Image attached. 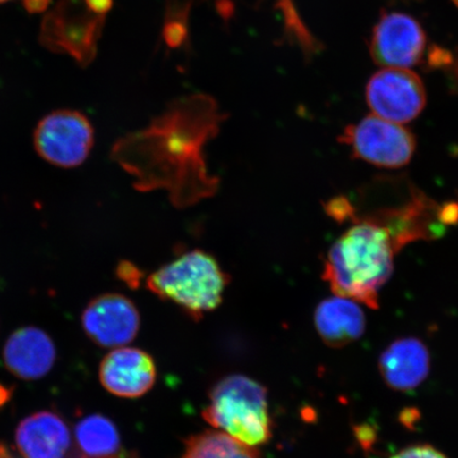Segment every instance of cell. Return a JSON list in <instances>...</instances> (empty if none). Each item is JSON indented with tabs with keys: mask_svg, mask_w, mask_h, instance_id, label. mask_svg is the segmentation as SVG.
Here are the masks:
<instances>
[{
	"mask_svg": "<svg viewBox=\"0 0 458 458\" xmlns=\"http://www.w3.org/2000/svg\"><path fill=\"white\" fill-rule=\"evenodd\" d=\"M10 2V0H0V4Z\"/></svg>",
	"mask_w": 458,
	"mask_h": 458,
	"instance_id": "cell-24",
	"label": "cell"
},
{
	"mask_svg": "<svg viewBox=\"0 0 458 458\" xmlns=\"http://www.w3.org/2000/svg\"><path fill=\"white\" fill-rule=\"evenodd\" d=\"M426 33L413 17L400 13L381 16L372 30L369 50L372 60L382 68L413 67L422 60Z\"/></svg>",
	"mask_w": 458,
	"mask_h": 458,
	"instance_id": "cell-9",
	"label": "cell"
},
{
	"mask_svg": "<svg viewBox=\"0 0 458 458\" xmlns=\"http://www.w3.org/2000/svg\"><path fill=\"white\" fill-rule=\"evenodd\" d=\"M222 120L210 97H188L147 129L120 139L112 159L133 176L137 191L165 189L176 208H187L213 196L219 185L208 174L203 148Z\"/></svg>",
	"mask_w": 458,
	"mask_h": 458,
	"instance_id": "cell-1",
	"label": "cell"
},
{
	"mask_svg": "<svg viewBox=\"0 0 458 458\" xmlns=\"http://www.w3.org/2000/svg\"><path fill=\"white\" fill-rule=\"evenodd\" d=\"M392 458H448L433 445H414L398 452Z\"/></svg>",
	"mask_w": 458,
	"mask_h": 458,
	"instance_id": "cell-18",
	"label": "cell"
},
{
	"mask_svg": "<svg viewBox=\"0 0 458 458\" xmlns=\"http://www.w3.org/2000/svg\"><path fill=\"white\" fill-rule=\"evenodd\" d=\"M181 458H261L254 446H250L221 431L193 435L186 442Z\"/></svg>",
	"mask_w": 458,
	"mask_h": 458,
	"instance_id": "cell-17",
	"label": "cell"
},
{
	"mask_svg": "<svg viewBox=\"0 0 458 458\" xmlns=\"http://www.w3.org/2000/svg\"><path fill=\"white\" fill-rule=\"evenodd\" d=\"M418 420H420V414H418V411L415 409H406L400 415L401 422L409 428H411Z\"/></svg>",
	"mask_w": 458,
	"mask_h": 458,
	"instance_id": "cell-23",
	"label": "cell"
},
{
	"mask_svg": "<svg viewBox=\"0 0 458 458\" xmlns=\"http://www.w3.org/2000/svg\"><path fill=\"white\" fill-rule=\"evenodd\" d=\"M94 128L82 113L61 110L50 113L37 125L33 141L46 162L60 168H76L94 147Z\"/></svg>",
	"mask_w": 458,
	"mask_h": 458,
	"instance_id": "cell-7",
	"label": "cell"
},
{
	"mask_svg": "<svg viewBox=\"0 0 458 458\" xmlns=\"http://www.w3.org/2000/svg\"><path fill=\"white\" fill-rule=\"evenodd\" d=\"M15 442L24 458H64L72 439L70 428L59 415L42 411L20 423Z\"/></svg>",
	"mask_w": 458,
	"mask_h": 458,
	"instance_id": "cell-14",
	"label": "cell"
},
{
	"mask_svg": "<svg viewBox=\"0 0 458 458\" xmlns=\"http://www.w3.org/2000/svg\"><path fill=\"white\" fill-rule=\"evenodd\" d=\"M228 283L215 258L199 250L177 257L147 278L153 294L175 303L196 320L221 305Z\"/></svg>",
	"mask_w": 458,
	"mask_h": 458,
	"instance_id": "cell-4",
	"label": "cell"
},
{
	"mask_svg": "<svg viewBox=\"0 0 458 458\" xmlns=\"http://www.w3.org/2000/svg\"><path fill=\"white\" fill-rule=\"evenodd\" d=\"M51 0H22V5L29 13H42L49 8Z\"/></svg>",
	"mask_w": 458,
	"mask_h": 458,
	"instance_id": "cell-22",
	"label": "cell"
},
{
	"mask_svg": "<svg viewBox=\"0 0 458 458\" xmlns=\"http://www.w3.org/2000/svg\"><path fill=\"white\" fill-rule=\"evenodd\" d=\"M5 368L25 381L42 379L53 369L56 360L55 343L38 327L21 328L5 342L3 352Z\"/></svg>",
	"mask_w": 458,
	"mask_h": 458,
	"instance_id": "cell-12",
	"label": "cell"
},
{
	"mask_svg": "<svg viewBox=\"0 0 458 458\" xmlns=\"http://www.w3.org/2000/svg\"><path fill=\"white\" fill-rule=\"evenodd\" d=\"M117 277L122 280L125 284L129 285L130 288H139L142 273L139 267L129 261H122L119 263L116 268Z\"/></svg>",
	"mask_w": 458,
	"mask_h": 458,
	"instance_id": "cell-19",
	"label": "cell"
},
{
	"mask_svg": "<svg viewBox=\"0 0 458 458\" xmlns=\"http://www.w3.org/2000/svg\"><path fill=\"white\" fill-rule=\"evenodd\" d=\"M105 17L90 11L84 0H60L43 20L39 41L54 53L89 65L96 55Z\"/></svg>",
	"mask_w": 458,
	"mask_h": 458,
	"instance_id": "cell-5",
	"label": "cell"
},
{
	"mask_svg": "<svg viewBox=\"0 0 458 458\" xmlns=\"http://www.w3.org/2000/svg\"><path fill=\"white\" fill-rule=\"evenodd\" d=\"M351 223L328 250L323 279L337 296L377 309L380 290L392 276L400 250L385 227L365 219Z\"/></svg>",
	"mask_w": 458,
	"mask_h": 458,
	"instance_id": "cell-2",
	"label": "cell"
},
{
	"mask_svg": "<svg viewBox=\"0 0 458 458\" xmlns=\"http://www.w3.org/2000/svg\"><path fill=\"white\" fill-rule=\"evenodd\" d=\"M76 438L80 450L89 458H117L122 450L116 425L103 415H89L80 420Z\"/></svg>",
	"mask_w": 458,
	"mask_h": 458,
	"instance_id": "cell-16",
	"label": "cell"
},
{
	"mask_svg": "<svg viewBox=\"0 0 458 458\" xmlns=\"http://www.w3.org/2000/svg\"><path fill=\"white\" fill-rule=\"evenodd\" d=\"M431 358L416 337L394 341L382 352L379 369L386 385L398 392L413 391L428 375Z\"/></svg>",
	"mask_w": 458,
	"mask_h": 458,
	"instance_id": "cell-13",
	"label": "cell"
},
{
	"mask_svg": "<svg viewBox=\"0 0 458 458\" xmlns=\"http://www.w3.org/2000/svg\"><path fill=\"white\" fill-rule=\"evenodd\" d=\"M157 365L139 348H117L102 360L100 382L107 392L120 398H140L156 385Z\"/></svg>",
	"mask_w": 458,
	"mask_h": 458,
	"instance_id": "cell-11",
	"label": "cell"
},
{
	"mask_svg": "<svg viewBox=\"0 0 458 458\" xmlns=\"http://www.w3.org/2000/svg\"><path fill=\"white\" fill-rule=\"evenodd\" d=\"M203 418L221 432L254 448L272 438L267 388L246 376H227L216 382Z\"/></svg>",
	"mask_w": 458,
	"mask_h": 458,
	"instance_id": "cell-3",
	"label": "cell"
},
{
	"mask_svg": "<svg viewBox=\"0 0 458 458\" xmlns=\"http://www.w3.org/2000/svg\"><path fill=\"white\" fill-rule=\"evenodd\" d=\"M84 3L94 13L103 16H106L113 5V0H84Z\"/></svg>",
	"mask_w": 458,
	"mask_h": 458,
	"instance_id": "cell-21",
	"label": "cell"
},
{
	"mask_svg": "<svg viewBox=\"0 0 458 458\" xmlns=\"http://www.w3.org/2000/svg\"><path fill=\"white\" fill-rule=\"evenodd\" d=\"M358 442L364 450H369L376 442L377 433L370 425H360L354 428Z\"/></svg>",
	"mask_w": 458,
	"mask_h": 458,
	"instance_id": "cell-20",
	"label": "cell"
},
{
	"mask_svg": "<svg viewBox=\"0 0 458 458\" xmlns=\"http://www.w3.org/2000/svg\"><path fill=\"white\" fill-rule=\"evenodd\" d=\"M340 142L351 148L354 158L385 169L404 167L416 150L415 137L410 130L374 114L349 125Z\"/></svg>",
	"mask_w": 458,
	"mask_h": 458,
	"instance_id": "cell-6",
	"label": "cell"
},
{
	"mask_svg": "<svg viewBox=\"0 0 458 458\" xmlns=\"http://www.w3.org/2000/svg\"><path fill=\"white\" fill-rule=\"evenodd\" d=\"M81 323L86 335L97 346L119 348L133 341L139 334L140 315L128 297L106 293L89 302Z\"/></svg>",
	"mask_w": 458,
	"mask_h": 458,
	"instance_id": "cell-10",
	"label": "cell"
},
{
	"mask_svg": "<svg viewBox=\"0 0 458 458\" xmlns=\"http://www.w3.org/2000/svg\"><path fill=\"white\" fill-rule=\"evenodd\" d=\"M314 324L326 345L342 348L364 335L366 318L357 301L335 296L319 302L315 309Z\"/></svg>",
	"mask_w": 458,
	"mask_h": 458,
	"instance_id": "cell-15",
	"label": "cell"
},
{
	"mask_svg": "<svg viewBox=\"0 0 458 458\" xmlns=\"http://www.w3.org/2000/svg\"><path fill=\"white\" fill-rule=\"evenodd\" d=\"M366 101L376 116L394 123H408L426 106L425 85L408 68H382L366 86Z\"/></svg>",
	"mask_w": 458,
	"mask_h": 458,
	"instance_id": "cell-8",
	"label": "cell"
}]
</instances>
